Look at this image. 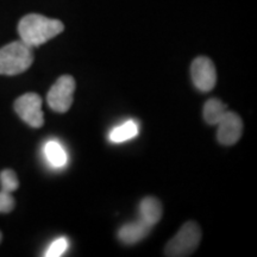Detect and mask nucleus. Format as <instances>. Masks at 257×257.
I'll use <instances>...</instances> for the list:
<instances>
[{
	"label": "nucleus",
	"mask_w": 257,
	"mask_h": 257,
	"mask_svg": "<svg viewBox=\"0 0 257 257\" xmlns=\"http://www.w3.org/2000/svg\"><path fill=\"white\" fill-rule=\"evenodd\" d=\"M63 30L64 25L62 22L36 14L25 16L18 24V34L21 36V41H23L31 48L40 47L47 43Z\"/></svg>",
	"instance_id": "1"
},
{
	"label": "nucleus",
	"mask_w": 257,
	"mask_h": 257,
	"mask_svg": "<svg viewBox=\"0 0 257 257\" xmlns=\"http://www.w3.org/2000/svg\"><path fill=\"white\" fill-rule=\"evenodd\" d=\"M34 62L32 48L23 41H16L0 49V74L17 75L25 72Z\"/></svg>",
	"instance_id": "2"
},
{
	"label": "nucleus",
	"mask_w": 257,
	"mask_h": 257,
	"mask_svg": "<svg viewBox=\"0 0 257 257\" xmlns=\"http://www.w3.org/2000/svg\"><path fill=\"white\" fill-rule=\"evenodd\" d=\"M201 239V229L195 221H187L178 233L167 243L165 255L169 257H186L192 255Z\"/></svg>",
	"instance_id": "3"
},
{
	"label": "nucleus",
	"mask_w": 257,
	"mask_h": 257,
	"mask_svg": "<svg viewBox=\"0 0 257 257\" xmlns=\"http://www.w3.org/2000/svg\"><path fill=\"white\" fill-rule=\"evenodd\" d=\"M74 91H75V80L73 76H61L48 92L47 101L49 107L60 113L68 111L73 104Z\"/></svg>",
	"instance_id": "4"
},
{
	"label": "nucleus",
	"mask_w": 257,
	"mask_h": 257,
	"mask_svg": "<svg viewBox=\"0 0 257 257\" xmlns=\"http://www.w3.org/2000/svg\"><path fill=\"white\" fill-rule=\"evenodd\" d=\"M15 110L19 117L31 127L43 126L44 115L42 112V99L36 93H27L15 102Z\"/></svg>",
	"instance_id": "5"
},
{
	"label": "nucleus",
	"mask_w": 257,
	"mask_h": 257,
	"mask_svg": "<svg viewBox=\"0 0 257 257\" xmlns=\"http://www.w3.org/2000/svg\"><path fill=\"white\" fill-rule=\"evenodd\" d=\"M191 75L194 86L201 92H210L217 83L216 67L208 57L199 56L192 62Z\"/></svg>",
	"instance_id": "6"
},
{
	"label": "nucleus",
	"mask_w": 257,
	"mask_h": 257,
	"mask_svg": "<svg viewBox=\"0 0 257 257\" xmlns=\"http://www.w3.org/2000/svg\"><path fill=\"white\" fill-rule=\"evenodd\" d=\"M218 125L217 138L223 146H233L243 134V121L234 112L226 111Z\"/></svg>",
	"instance_id": "7"
},
{
	"label": "nucleus",
	"mask_w": 257,
	"mask_h": 257,
	"mask_svg": "<svg viewBox=\"0 0 257 257\" xmlns=\"http://www.w3.org/2000/svg\"><path fill=\"white\" fill-rule=\"evenodd\" d=\"M152 227V225L140 218V220L123 225L118 231V238L124 244H136L146 238Z\"/></svg>",
	"instance_id": "8"
},
{
	"label": "nucleus",
	"mask_w": 257,
	"mask_h": 257,
	"mask_svg": "<svg viewBox=\"0 0 257 257\" xmlns=\"http://www.w3.org/2000/svg\"><path fill=\"white\" fill-rule=\"evenodd\" d=\"M162 204L159 199L154 197L144 198L140 204V214L141 219L147 221L152 226L157 224L162 217Z\"/></svg>",
	"instance_id": "9"
},
{
	"label": "nucleus",
	"mask_w": 257,
	"mask_h": 257,
	"mask_svg": "<svg viewBox=\"0 0 257 257\" xmlns=\"http://www.w3.org/2000/svg\"><path fill=\"white\" fill-rule=\"evenodd\" d=\"M226 113V105L219 99H210L204 105V119L207 124L217 125Z\"/></svg>",
	"instance_id": "10"
},
{
	"label": "nucleus",
	"mask_w": 257,
	"mask_h": 257,
	"mask_svg": "<svg viewBox=\"0 0 257 257\" xmlns=\"http://www.w3.org/2000/svg\"><path fill=\"white\" fill-rule=\"evenodd\" d=\"M44 154H46L47 160L54 167H63L67 162V154L64 152L62 146L56 141H49L44 146Z\"/></svg>",
	"instance_id": "11"
},
{
	"label": "nucleus",
	"mask_w": 257,
	"mask_h": 257,
	"mask_svg": "<svg viewBox=\"0 0 257 257\" xmlns=\"http://www.w3.org/2000/svg\"><path fill=\"white\" fill-rule=\"evenodd\" d=\"M138 135V125L134 120H128L120 126H117L111 131L110 141L114 143L125 142V141L131 140Z\"/></svg>",
	"instance_id": "12"
},
{
	"label": "nucleus",
	"mask_w": 257,
	"mask_h": 257,
	"mask_svg": "<svg viewBox=\"0 0 257 257\" xmlns=\"http://www.w3.org/2000/svg\"><path fill=\"white\" fill-rule=\"evenodd\" d=\"M0 182H2V191L12 193L18 188V179L14 170L5 169L0 174Z\"/></svg>",
	"instance_id": "13"
},
{
	"label": "nucleus",
	"mask_w": 257,
	"mask_h": 257,
	"mask_svg": "<svg viewBox=\"0 0 257 257\" xmlns=\"http://www.w3.org/2000/svg\"><path fill=\"white\" fill-rule=\"evenodd\" d=\"M67 248H68V240H67L64 237H61V238L54 240L53 243L50 244V246L44 253V256L47 257H59L62 256L64 252H66Z\"/></svg>",
	"instance_id": "14"
},
{
	"label": "nucleus",
	"mask_w": 257,
	"mask_h": 257,
	"mask_svg": "<svg viewBox=\"0 0 257 257\" xmlns=\"http://www.w3.org/2000/svg\"><path fill=\"white\" fill-rule=\"evenodd\" d=\"M15 199L11 193L2 191L0 192V213H9L14 210Z\"/></svg>",
	"instance_id": "15"
},
{
	"label": "nucleus",
	"mask_w": 257,
	"mask_h": 257,
	"mask_svg": "<svg viewBox=\"0 0 257 257\" xmlns=\"http://www.w3.org/2000/svg\"><path fill=\"white\" fill-rule=\"evenodd\" d=\"M0 242H2V233H0Z\"/></svg>",
	"instance_id": "16"
}]
</instances>
